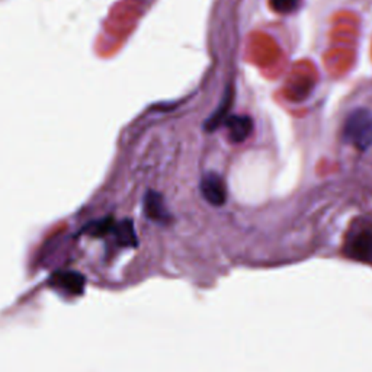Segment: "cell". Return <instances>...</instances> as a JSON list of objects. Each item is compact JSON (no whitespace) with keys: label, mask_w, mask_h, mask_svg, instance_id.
Returning a JSON list of instances; mask_svg holds the SVG:
<instances>
[{"label":"cell","mask_w":372,"mask_h":372,"mask_svg":"<svg viewBox=\"0 0 372 372\" xmlns=\"http://www.w3.org/2000/svg\"><path fill=\"white\" fill-rule=\"evenodd\" d=\"M345 251L349 257L358 262L372 265V224L361 222L353 227L346 239Z\"/></svg>","instance_id":"obj_2"},{"label":"cell","mask_w":372,"mask_h":372,"mask_svg":"<svg viewBox=\"0 0 372 372\" xmlns=\"http://www.w3.org/2000/svg\"><path fill=\"white\" fill-rule=\"evenodd\" d=\"M115 234L121 246H134L137 243V240H135L137 237H135L134 227L130 221H124L122 224L117 226Z\"/></svg>","instance_id":"obj_8"},{"label":"cell","mask_w":372,"mask_h":372,"mask_svg":"<svg viewBox=\"0 0 372 372\" xmlns=\"http://www.w3.org/2000/svg\"><path fill=\"white\" fill-rule=\"evenodd\" d=\"M231 104H233V92L229 91V92H226L224 97H222V101H221L220 106L217 108L216 113L207 119V122H205L207 131H209V132L216 131V130H218L221 124L226 122V119L229 118V111L231 108Z\"/></svg>","instance_id":"obj_7"},{"label":"cell","mask_w":372,"mask_h":372,"mask_svg":"<svg viewBox=\"0 0 372 372\" xmlns=\"http://www.w3.org/2000/svg\"><path fill=\"white\" fill-rule=\"evenodd\" d=\"M224 126L229 131V139L233 143H243L253 131V121L247 115H229Z\"/></svg>","instance_id":"obj_4"},{"label":"cell","mask_w":372,"mask_h":372,"mask_svg":"<svg viewBox=\"0 0 372 372\" xmlns=\"http://www.w3.org/2000/svg\"><path fill=\"white\" fill-rule=\"evenodd\" d=\"M201 192L211 205L221 207L227 201V186L224 179L217 173H207L201 181Z\"/></svg>","instance_id":"obj_3"},{"label":"cell","mask_w":372,"mask_h":372,"mask_svg":"<svg viewBox=\"0 0 372 372\" xmlns=\"http://www.w3.org/2000/svg\"><path fill=\"white\" fill-rule=\"evenodd\" d=\"M270 5L278 14H292L300 8L301 0H270Z\"/></svg>","instance_id":"obj_9"},{"label":"cell","mask_w":372,"mask_h":372,"mask_svg":"<svg viewBox=\"0 0 372 372\" xmlns=\"http://www.w3.org/2000/svg\"><path fill=\"white\" fill-rule=\"evenodd\" d=\"M343 139L359 152L372 147V113L368 109H356L348 117L343 127Z\"/></svg>","instance_id":"obj_1"},{"label":"cell","mask_w":372,"mask_h":372,"mask_svg":"<svg viewBox=\"0 0 372 372\" xmlns=\"http://www.w3.org/2000/svg\"><path fill=\"white\" fill-rule=\"evenodd\" d=\"M51 281L54 288L71 295H79L84 287V278L79 272H56Z\"/></svg>","instance_id":"obj_5"},{"label":"cell","mask_w":372,"mask_h":372,"mask_svg":"<svg viewBox=\"0 0 372 372\" xmlns=\"http://www.w3.org/2000/svg\"><path fill=\"white\" fill-rule=\"evenodd\" d=\"M144 211L147 217L156 222H163V224H167L169 222L170 214L165 207L163 198L153 191L148 192L144 198Z\"/></svg>","instance_id":"obj_6"}]
</instances>
